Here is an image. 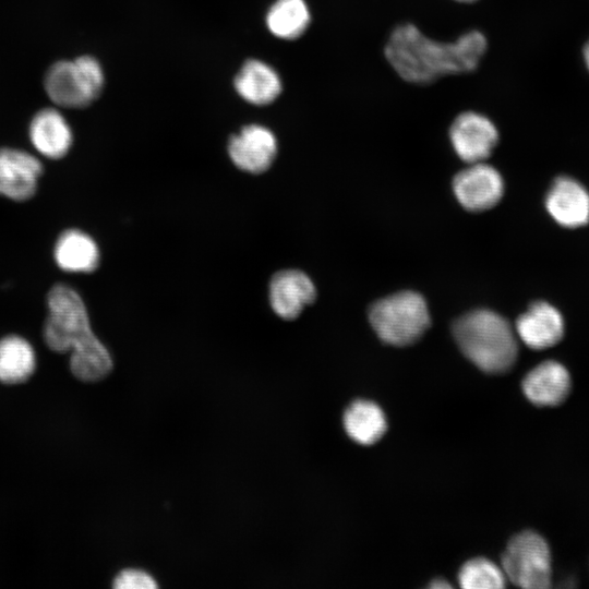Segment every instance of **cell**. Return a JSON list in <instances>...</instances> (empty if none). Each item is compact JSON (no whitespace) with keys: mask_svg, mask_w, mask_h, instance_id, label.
I'll return each instance as SVG.
<instances>
[{"mask_svg":"<svg viewBox=\"0 0 589 589\" xmlns=\"http://www.w3.org/2000/svg\"><path fill=\"white\" fill-rule=\"evenodd\" d=\"M505 580L502 567L485 558L467 562L458 574V582L464 589H500L505 586Z\"/></svg>","mask_w":589,"mask_h":589,"instance_id":"obj_21","label":"cell"},{"mask_svg":"<svg viewBox=\"0 0 589 589\" xmlns=\"http://www.w3.org/2000/svg\"><path fill=\"white\" fill-rule=\"evenodd\" d=\"M516 333L527 347L542 350L562 339L564 321L557 309L548 302L538 301L517 318Z\"/></svg>","mask_w":589,"mask_h":589,"instance_id":"obj_13","label":"cell"},{"mask_svg":"<svg viewBox=\"0 0 589 589\" xmlns=\"http://www.w3.org/2000/svg\"><path fill=\"white\" fill-rule=\"evenodd\" d=\"M44 86L58 107L85 108L101 94L105 73L96 58L85 55L51 64L46 72Z\"/></svg>","mask_w":589,"mask_h":589,"instance_id":"obj_5","label":"cell"},{"mask_svg":"<svg viewBox=\"0 0 589 589\" xmlns=\"http://www.w3.org/2000/svg\"><path fill=\"white\" fill-rule=\"evenodd\" d=\"M313 281L303 272L285 269L276 273L269 283V301L274 312L284 320L299 316L305 305L315 299Z\"/></svg>","mask_w":589,"mask_h":589,"instance_id":"obj_12","label":"cell"},{"mask_svg":"<svg viewBox=\"0 0 589 589\" xmlns=\"http://www.w3.org/2000/svg\"><path fill=\"white\" fill-rule=\"evenodd\" d=\"M486 47V38L479 31H470L454 43H441L413 24H402L392 32L385 57L405 81L429 84L448 74L473 71Z\"/></svg>","mask_w":589,"mask_h":589,"instance_id":"obj_1","label":"cell"},{"mask_svg":"<svg viewBox=\"0 0 589 589\" xmlns=\"http://www.w3.org/2000/svg\"><path fill=\"white\" fill-rule=\"evenodd\" d=\"M457 1H461V2H471V1H474V0H457Z\"/></svg>","mask_w":589,"mask_h":589,"instance_id":"obj_25","label":"cell"},{"mask_svg":"<svg viewBox=\"0 0 589 589\" xmlns=\"http://www.w3.org/2000/svg\"><path fill=\"white\" fill-rule=\"evenodd\" d=\"M233 85L242 99L255 106L272 104L283 89L278 73L269 64L257 59H250L243 63Z\"/></svg>","mask_w":589,"mask_h":589,"instance_id":"obj_16","label":"cell"},{"mask_svg":"<svg viewBox=\"0 0 589 589\" xmlns=\"http://www.w3.org/2000/svg\"><path fill=\"white\" fill-rule=\"evenodd\" d=\"M344 426L354 442L371 445L384 435L386 419L383 410L376 404L369 400H357L345 411Z\"/></svg>","mask_w":589,"mask_h":589,"instance_id":"obj_18","label":"cell"},{"mask_svg":"<svg viewBox=\"0 0 589 589\" xmlns=\"http://www.w3.org/2000/svg\"><path fill=\"white\" fill-rule=\"evenodd\" d=\"M58 266L72 273H89L96 269L99 252L95 241L86 233L71 229L64 231L55 247Z\"/></svg>","mask_w":589,"mask_h":589,"instance_id":"obj_17","label":"cell"},{"mask_svg":"<svg viewBox=\"0 0 589 589\" xmlns=\"http://www.w3.org/2000/svg\"><path fill=\"white\" fill-rule=\"evenodd\" d=\"M47 302L49 315L44 334L48 347L57 352H72L70 366L77 378L94 382L105 377L112 369V359L93 333L80 294L58 284L49 291Z\"/></svg>","mask_w":589,"mask_h":589,"instance_id":"obj_2","label":"cell"},{"mask_svg":"<svg viewBox=\"0 0 589 589\" xmlns=\"http://www.w3.org/2000/svg\"><path fill=\"white\" fill-rule=\"evenodd\" d=\"M461 352L486 373H504L515 363L517 341L509 323L490 310L471 311L453 325Z\"/></svg>","mask_w":589,"mask_h":589,"instance_id":"obj_3","label":"cell"},{"mask_svg":"<svg viewBox=\"0 0 589 589\" xmlns=\"http://www.w3.org/2000/svg\"><path fill=\"white\" fill-rule=\"evenodd\" d=\"M116 589H155L158 587L155 578L145 570L128 568L121 570L113 579Z\"/></svg>","mask_w":589,"mask_h":589,"instance_id":"obj_22","label":"cell"},{"mask_svg":"<svg viewBox=\"0 0 589 589\" xmlns=\"http://www.w3.org/2000/svg\"><path fill=\"white\" fill-rule=\"evenodd\" d=\"M29 140L38 153L47 158L63 157L72 145V130L57 108H44L33 117Z\"/></svg>","mask_w":589,"mask_h":589,"instance_id":"obj_15","label":"cell"},{"mask_svg":"<svg viewBox=\"0 0 589 589\" xmlns=\"http://www.w3.org/2000/svg\"><path fill=\"white\" fill-rule=\"evenodd\" d=\"M431 588H450V585L444 581L443 579L434 580L431 586Z\"/></svg>","mask_w":589,"mask_h":589,"instance_id":"obj_24","label":"cell"},{"mask_svg":"<svg viewBox=\"0 0 589 589\" xmlns=\"http://www.w3.org/2000/svg\"><path fill=\"white\" fill-rule=\"evenodd\" d=\"M311 21L304 0H276L266 13V26L277 38L292 40L299 38Z\"/></svg>","mask_w":589,"mask_h":589,"instance_id":"obj_19","label":"cell"},{"mask_svg":"<svg viewBox=\"0 0 589 589\" xmlns=\"http://www.w3.org/2000/svg\"><path fill=\"white\" fill-rule=\"evenodd\" d=\"M35 370V352L31 344L15 335L0 340V381L19 384L26 381Z\"/></svg>","mask_w":589,"mask_h":589,"instance_id":"obj_20","label":"cell"},{"mask_svg":"<svg viewBox=\"0 0 589 589\" xmlns=\"http://www.w3.org/2000/svg\"><path fill=\"white\" fill-rule=\"evenodd\" d=\"M449 137L456 154L473 164L488 158L498 141L495 125L486 117L467 111L453 122Z\"/></svg>","mask_w":589,"mask_h":589,"instance_id":"obj_8","label":"cell"},{"mask_svg":"<svg viewBox=\"0 0 589 589\" xmlns=\"http://www.w3.org/2000/svg\"><path fill=\"white\" fill-rule=\"evenodd\" d=\"M43 172L40 161L16 148L0 149V194L14 201L33 196Z\"/></svg>","mask_w":589,"mask_h":589,"instance_id":"obj_10","label":"cell"},{"mask_svg":"<svg viewBox=\"0 0 589 589\" xmlns=\"http://www.w3.org/2000/svg\"><path fill=\"white\" fill-rule=\"evenodd\" d=\"M228 153L239 169L262 173L272 166L277 155V140L274 133L263 125H245L230 137Z\"/></svg>","mask_w":589,"mask_h":589,"instance_id":"obj_9","label":"cell"},{"mask_svg":"<svg viewBox=\"0 0 589 589\" xmlns=\"http://www.w3.org/2000/svg\"><path fill=\"white\" fill-rule=\"evenodd\" d=\"M569 389L570 376L567 369L554 360L541 362L530 370L522 381L526 397L542 407L561 404Z\"/></svg>","mask_w":589,"mask_h":589,"instance_id":"obj_14","label":"cell"},{"mask_svg":"<svg viewBox=\"0 0 589 589\" xmlns=\"http://www.w3.org/2000/svg\"><path fill=\"white\" fill-rule=\"evenodd\" d=\"M369 320L377 336L393 346L417 341L430 325L426 302L414 291H400L376 301Z\"/></svg>","mask_w":589,"mask_h":589,"instance_id":"obj_4","label":"cell"},{"mask_svg":"<svg viewBox=\"0 0 589 589\" xmlns=\"http://www.w3.org/2000/svg\"><path fill=\"white\" fill-rule=\"evenodd\" d=\"M502 570L514 585L544 589L551 584V553L545 540L533 531L516 534L502 557Z\"/></svg>","mask_w":589,"mask_h":589,"instance_id":"obj_6","label":"cell"},{"mask_svg":"<svg viewBox=\"0 0 589 589\" xmlns=\"http://www.w3.org/2000/svg\"><path fill=\"white\" fill-rule=\"evenodd\" d=\"M582 60L585 63V67L589 73V37L586 40L584 47H582Z\"/></svg>","mask_w":589,"mask_h":589,"instance_id":"obj_23","label":"cell"},{"mask_svg":"<svg viewBox=\"0 0 589 589\" xmlns=\"http://www.w3.org/2000/svg\"><path fill=\"white\" fill-rule=\"evenodd\" d=\"M545 207L552 218L566 228H578L589 221V193L577 180L566 176L552 183Z\"/></svg>","mask_w":589,"mask_h":589,"instance_id":"obj_11","label":"cell"},{"mask_svg":"<svg viewBox=\"0 0 589 589\" xmlns=\"http://www.w3.org/2000/svg\"><path fill=\"white\" fill-rule=\"evenodd\" d=\"M453 190L461 206L471 212H481L500 202L504 182L494 167L479 161L455 176Z\"/></svg>","mask_w":589,"mask_h":589,"instance_id":"obj_7","label":"cell"}]
</instances>
